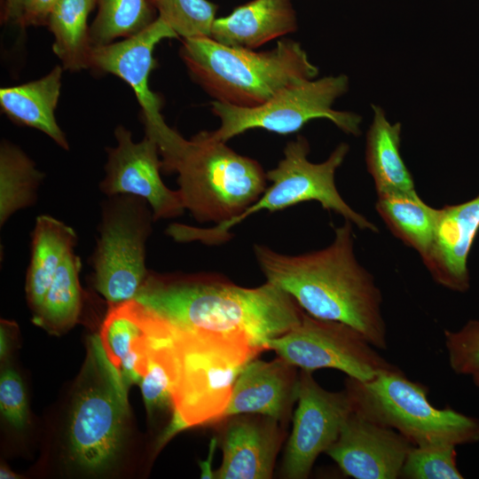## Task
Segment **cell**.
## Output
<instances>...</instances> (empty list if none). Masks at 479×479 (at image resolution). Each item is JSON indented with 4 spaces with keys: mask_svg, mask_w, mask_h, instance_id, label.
Here are the masks:
<instances>
[{
    "mask_svg": "<svg viewBox=\"0 0 479 479\" xmlns=\"http://www.w3.org/2000/svg\"><path fill=\"white\" fill-rule=\"evenodd\" d=\"M170 325L190 332L243 339L263 351L302 319L294 299L266 281L244 287L214 273H149L135 298Z\"/></svg>",
    "mask_w": 479,
    "mask_h": 479,
    "instance_id": "cell-1",
    "label": "cell"
},
{
    "mask_svg": "<svg viewBox=\"0 0 479 479\" xmlns=\"http://www.w3.org/2000/svg\"><path fill=\"white\" fill-rule=\"evenodd\" d=\"M353 224L334 230L332 243L319 250L290 255L255 244L254 254L266 280L290 296L308 314L345 323L378 349H386L382 294L374 277L357 261Z\"/></svg>",
    "mask_w": 479,
    "mask_h": 479,
    "instance_id": "cell-2",
    "label": "cell"
},
{
    "mask_svg": "<svg viewBox=\"0 0 479 479\" xmlns=\"http://www.w3.org/2000/svg\"><path fill=\"white\" fill-rule=\"evenodd\" d=\"M158 148L161 170L177 173L184 207L200 223L219 224L239 216L266 189L259 162L214 140L208 131L189 140L176 131Z\"/></svg>",
    "mask_w": 479,
    "mask_h": 479,
    "instance_id": "cell-3",
    "label": "cell"
},
{
    "mask_svg": "<svg viewBox=\"0 0 479 479\" xmlns=\"http://www.w3.org/2000/svg\"><path fill=\"white\" fill-rule=\"evenodd\" d=\"M191 78L216 101L260 106L283 89L315 79L318 68L302 45L278 41L265 51L224 45L210 37L182 39L179 51Z\"/></svg>",
    "mask_w": 479,
    "mask_h": 479,
    "instance_id": "cell-4",
    "label": "cell"
},
{
    "mask_svg": "<svg viewBox=\"0 0 479 479\" xmlns=\"http://www.w3.org/2000/svg\"><path fill=\"white\" fill-rule=\"evenodd\" d=\"M169 325L177 377L171 419L160 444L185 428L220 421L238 375L263 351L243 339L198 334Z\"/></svg>",
    "mask_w": 479,
    "mask_h": 479,
    "instance_id": "cell-5",
    "label": "cell"
},
{
    "mask_svg": "<svg viewBox=\"0 0 479 479\" xmlns=\"http://www.w3.org/2000/svg\"><path fill=\"white\" fill-rule=\"evenodd\" d=\"M344 389L357 413L395 429L414 446L479 443V418L450 406L436 408L428 400V389L397 366L366 381L347 376Z\"/></svg>",
    "mask_w": 479,
    "mask_h": 479,
    "instance_id": "cell-6",
    "label": "cell"
},
{
    "mask_svg": "<svg viewBox=\"0 0 479 479\" xmlns=\"http://www.w3.org/2000/svg\"><path fill=\"white\" fill-rule=\"evenodd\" d=\"M349 150L348 144L341 143L325 161L313 163L307 158L310 152L307 139L298 136L287 144L284 158L278 166L266 173L271 185L239 216L210 228L175 223L167 228L166 233L178 242L217 245L232 237L229 231L233 226L256 212H275L307 200L319 202L323 208L341 215L360 230L378 232L377 226L349 207L335 186V171Z\"/></svg>",
    "mask_w": 479,
    "mask_h": 479,
    "instance_id": "cell-7",
    "label": "cell"
},
{
    "mask_svg": "<svg viewBox=\"0 0 479 479\" xmlns=\"http://www.w3.org/2000/svg\"><path fill=\"white\" fill-rule=\"evenodd\" d=\"M127 388L107 358L98 334L92 336L69 427L71 455L87 471L103 470L116 455L129 414Z\"/></svg>",
    "mask_w": 479,
    "mask_h": 479,
    "instance_id": "cell-8",
    "label": "cell"
},
{
    "mask_svg": "<svg viewBox=\"0 0 479 479\" xmlns=\"http://www.w3.org/2000/svg\"><path fill=\"white\" fill-rule=\"evenodd\" d=\"M348 89V76L338 75L290 85L255 107H239L215 100L211 110L220 119V126L208 133L214 140L225 143L256 128L287 135L297 132L310 120L321 118L329 120L346 134L358 136L362 117L333 108L334 101Z\"/></svg>",
    "mask_w": 479,
    "mask_h": 479,
    "instance_id": "cell-9",
    "label": "cell"
},
{
    "mask_svg": "<svg viewBox=\"0 0 479 479\" xmlns=\"http://www.w3.org/2000/svg\"><path fill=\"white\" fill-rule=\"evenodd\" d=\"M154 221L148 202L130 194L102 203L99 237L90 258L93 285L109 304L135 299L149 271L145 246Z\"/></svg>",
    "mask_w": 479,
    "mask_h": 479,
    "instance_id": "cell-10",
    "label": "cell"
},
{
    "mask_svg": "<svg viewBox=\"0 0 479 479\" xmlns=\"http://www.w3.org/2000/svg\"><path fill=\"white\" fill-rule=\"evenodd\" d=\"M267 349L299 369H336L362 381L396 367L356 328L342 322L318 318L305 311L298 325L269 340Z\"/></svg>",
    "mask_w": 479,
    "mask_h": 479,
    "instance_id": "cell-11",
    "label": "cell"
},
{
    "mask_svg": "<svg viewBox=\"0 0 479 479\" xmlns=\"http://www.w3.org/2000/svg\"><path fill=\"white\" fill-rule=\"evenodd\" d=\"M296 404L280 466V476L287 479L309 477L317 458L337 440L353 411L345 389L326 390L316 381L312 371L302 369Z\"/></svg>",
    "mask_w": 479,
    "mask_h": 479,
    "instance_id": "cell-12",
    "label": "cell"
},
{
    "mask_svg": "<svg viewBox=\"0 0 479 479\" xmlns=\"http://www.w3.org/2000/svg\"><path fill=\"white\" fill-rule=\"evenodd\" d=\"M115 146L107 147L105 177L100 191L107 197L130 194L145 200L154 221L179 216L185 209L178 190L168 188L161 177V161L156 142L145 135L134 142L122 125L114 130Z\"/></svg>",
    "mask_w": 479,
    "mask_h": 479,
    "instance_id": "cell-13",
    "label": "cell"
},
{
    "mask_svg": "<svg viewBox=\"0 0 479 479\" xmlns=\"http://www.w3.org/2000/svg\"><path fill=\"white\" fill-rule=\"evenodd\" d=\"M173 38L179 37L158 17L135 35L92 47L89 59V68L118 76L131 87L142 110L145 135L154 141L172 128L165 122L161 113V98L149 87V76L155 67L153 51L160 42Z\"/></svg>",
    "mask_w": 479,
    "mask_h": 479,
    "instance_id": "cell-14",
    "label": "cell"
},
{
    "mask_svg": "<svg viewBox=\"0 0 479 479\" xmlns=\"http://www.w3.org/2000/svg\"><path fill=\"white\" fill-rule=\"evenodd\" d=\"M412 446L395 429L368 420L353 410L326 454L352 478L397 479Z\"/></svg>",
    "mask_w": 479,
    "mask_h": 479,
    "instance_id": "cell-15",
    "label": "cell"
},
{
    "mask_svg": "<svg viewBox=\"0 0 479 479\" xmlns=\"http://www.w3.org/2000/svg\"><path fill=\"white\" fill-rule=\"evenodd\" d=\"M218 422L222 423L219 440L223 459L213 478H271L287 436L286 425L253 413L232 415Z\"/></svg>",
    "mask_w": 479,
    "mask_h": 479,
    "instance_id": "cell-16",
    "label": "cell"
},
{
    "mask_svg": "<svg viewBox=\"0 0 479 479\" xmlns=\"http://www.w3.org/2000/svg\"><path fill=\"white\" fill-rule=\"evenodd\" d=\"M298 369L280 357L271 361L252 359L238 375L221 420L253 413L271 417L287 426L298 398Z\"/></svg>",
    "mask_w": 479,
    "mask_h": 479,
    "instance_id": "cell-17",
    "label": "cell"
},
{
    "mask_svg": "<svg viewBox=\"0 0 479 479\" xmlns=\"http://www.w3.org/2000/svg\"><path fill=\"white\" fill-rule=\"evenodd\" d=\"M479 231V194L438 209L432 244L422 262L432 279L454 292L470 288L467 259Z\"/></svg>",
    "mask_w": 479,
    "mask_h": 479,
    "instance_id": "cell-18",
    "label": "cell"
},
{
    "mask_svg": "<svg viewBox=\"0 0 479 479\" xmlns=\"http://www.w3.org/2000/svg\"><path fill=\"white\" fill-rule=\"evenodd\" d=\"M98 338L126 386L139 383L151 339L149 310L136 299L109 304Z\"/></svg>",
    "mask_w": 479,
    "mask_h": 479,
    "instance_id": "cell-19",
    "label": "cell"
},
{
    "mask_svg": "<svg viewBox=\"0 0 479 479\" xmlns=\"http://www.w3.org/2000/svg\"><path fill=\"white\" fill-rule=\"evenodd\" d=\"M297 29L292 0H252L216 18L210 38L224 45L254 50Z\"/></svg>",
    "mask_w": 479,
    "mask_h": 479,
    "instance_id": "cell-20",
    "label": "cell"
},
{
    "mask_svg": "<svg viewBox=\"0 0 479 479\" xmlns=\"http://www.w3.org/2000/svg\"><path fill=\"white\" fill-rule=\"evenodd\" d=\"M63 69L62 66H55L39 79L1 88L0 106L13 122L38 130L59 147L68 150V141L55 116Z\"/></svg>",
    "mask_w": 479,
    "mask_h": 479,
    "instance_id": "cell-21",
    "label": "cell"
},
{
    "mask_svg": "<svg viewBox=\"0 0 479 479\" xmlns=\"http://www.w3.org/2000/svg\"><path fill=\"white\" fill-rule=\"evenodd\" d=\"M372 109L365 161L377 196L415 192L412 174L400 154L401 124L389 122L381 106L372 105Z\"/></svg>",
    "mask_w": 479,
    "mask_h": 479,
    "instance_id": "cell-22",
    "label": "cell"
},
{
    "mask_svg": "<svg viewBox=\"0 0 479 479\" xmlns=\"http://www.w3.org/2000/svg\"><path fill=\"white\" fill-rule=\"evenodd\" d=\"M31 236L26 293L35 313L41 306L57 271L74 252L77 236L72 227L48 215L36 218Z\"/></svg>",
    "mask_w": 479,
    "mask_h": 479,
    "instance_id": "cell-23",
    "label": "cell"
},
{
    "mask_svg": "<svg viewBox=\"0 0 479 479\" xmlns=\"http://www.w3.org/2000/svg\"><path fill=\"white\" fill-rule=\"evenodd\" d=\"M149 311L151 339L138 384L146 411L153 416L158 412L172 413L177 358L170 326L152 310Z\"/></svg>",
    "mask_w": 479,
    "mask_h": 479,
    "instance_id": "cell-24",
    "label": "cell"
},
{
    "mask_svg": "<svg viewBox=\"0 0 479 479\" xmlns=\"http://www.w3.org/2000/svg\"><path fill=\"white\" fill-rule=\"evenodd\" d=\"M96 4L97 0H59L49 15L52 51L64 69L77 72L89 68L92 46L88 18Z\"/></svg>",
    "mask_w": 479,
    "mask_h": 479,
    "instance_id": "cell-25",
    "label": "cell"
},
{
    "mask_svg": "<svg viewBox=\"0 0 479 479\" xmlns=\"http://www.w3.org/2000/svg\"><path fill=\"white\" fill-rule=\"evenodd\" d=\"M375 208L397 238L425 256L433 241L437 208L425 203L416 191L378 196Z\"/></svg>",
    "mask_w": 479,
    "mask_h": 479,
    "instance_id": "cell-26",
    "label": "cell"
},
{
    "mask_svg": "<svg viewBox=\"0 0 479 479\" xmlns=\"http://www.w3.org/2000/svg\"><path fill=\"white\" fill-rule=\"evenodd\" d=\"M44 174L18 145L3 139L0 145V225L15 212L33 206Z\"/></svg>",
    "mask_w": 479,
    "mask_h": 479,
    "instance_id": "cell-27",
    "label": "cell"
},
{
    "mask_svg": "<svg viewBox=\"0 0 479 479\" xmlns=\"http://www.w3.org/2000/svg\"><path fill=\"white\" fill-rule=\"evenodd\" d=\"M81 259L72 252L57 271L34 321L52 332L73 326L82 310Z\"/></svg>",
    "mask_w": 479,
    "mask_h": 479,
    "instance_id": "cell-28",
    "label": "cell"
},
{
    "mask_svg": "<svg viewBox=\"0 0 479 479\" xmlns=\"http://www.w3.org/2000/svg\"><path fill=\"white\" fill-rule=\"evenodd\" d=\"M97 6L90 26L92 47L135 35L158 18L151 0H97Z\"/></svg>",
    "mask_w": 479,
    "mask_h": 479,
    "instance_id": "cell-29",
    "label": "cell"
},
{
    "mask_svg": "<svg viewBox=\"0 0 479 479\" xmlns=\"http://www.w3.org/2000/svg\"><path fill=\"white\" fill-rule=\"evenodd\" d=\"M161 18L178 35L210 37L218 6L208 0H151Z\"/></svg>",
    "mask_w": 479,
    "mask_h": 479,
    "instance_id": "cell-30",
    "label": "cell"
},
{
    "mask_svg": "<svg viewBox=\"0 0 479 479\" xmlns=\"http://www.w3.org/2000/svg\"><path fill=\"white\" fill-rule=\"evenodd\" d=\"M400 478L462 479L457 466L456 446H412L404 462Z\"/></svg>",
    "mask_w": 479,
    "mask_h": 479,
    "instance_id": "cell-31",
    "label": "cell"
},
{
    "mask_svg": "<svg viewBox=\"0 0 479 479\" xmlns=\"http://www.w3.org/2000/svg\"><path fill=\"white\" fill-rule=\"evenodd\" d=\"M444 337L452 371L471 377L479 370V319L468 320L456 331L445 329Z\"/></svg>",
    "mask_w": 479,
    "mask_h": 479,
    "instance_id": "cell-32",
    "label": "cell"
},
{
    "mask_svg": "<svg viewBox=\"0 0 479 479\" xmlns=\"http://www.w3.org/2000/svg\"><path fill=\"white\" fill-rule=\"evenodd\" d=\"M0 409L3 416L15 428L25 427L27 418L26 394L20 375L12 368L0 378Z\"/></svg>",
    "mask_w": 479,
    "mask_h": 479,
    "instance_id": "cell-33",
    "label": "cell"
},
{
    "mask_svg": "<svg viewBox=\"0 0 479 479\" xmlns=\"http://www.w3.org/2000/svg\"><path fill=\"white\" fill-rule=\"evenodd\" d=\"M59 0H22L20 27L47 25L49 15Z\"/></svg>",
    "mask_w": 479,
    "mask_h": 479,
    "instance_id": "cell-34",
    "label": "cell"
},
{
    "mask_svg": "<svg viewBox=\"0 0 479 479\" xmlns=\"http://www.w3.org/2000/svg\"><path fill=\"white\" fill-rule=\"evenodd\" d=\"M22 15V0H3L2 20L20 25Z\"/></svg>",
    "mask_w": 479,
    "mask_h": 479,
    "instance_id": "cell-35",
    "label": "cell"
},
{
    "mask_svg": "<svg viewBox=\"0 0 479 479\" xmlns=\"http://www.w3.org/2000/svg\"><path fill=\"white\" fill-rule=\"evenodd\" d=\"M0 478L1 479H15V478H19V475L14 474L12 471H11L6 467L1 466Z\"/></svg>",
    "mask_w": 479,
    "mask_h": 479,
    "instance_id": "cell-36",
    "label": "cell"
},
{
    "mask_svg": "<svg viewBox=\"0 0 479 479\" xmlns=\"http://www.w3.org/2000/svg\"><path fill=\"white\" fill-rule=\"evenodd\" d=\"M472 381L476 388L479 389V370L475 373L472 376Z\"/></svg>",
    "mask_w": 479,
    "mask_h": 479,
    "instance_id": "cell-37",
    "label": "cell"
}]
</instances>
